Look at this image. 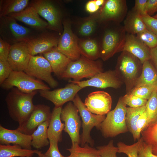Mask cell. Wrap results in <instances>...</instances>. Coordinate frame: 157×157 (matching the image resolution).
<instances>
[{
  "instance_id": "1",
  "label": "cell",
  "mask_w": 157,
  "mask_h": 157,
  "mask_svg": "<svg viewBox=\"0 0 157 157\" xmlns=\"http://www.w3.org/2000/svg\"><path fill=\"white\" fill-rule=\"evenodd\" d=\"M37 90L26 93L16 87L11 89L5 101L10 117L20 124L30 115L35 106L33 99Z\"/></svg>"
},
{
  "instance_id": "2",
  "label": "cell",
  "mask_w": 157,
  "mask_h": 157,
  "mask_svg": "<svg viewBox=\"0 0 157 157\" xmlns=\"http://www.w3.org/2000/svg\"><path fill=\"white\" fill-rule=\"evenodd\" d=\"M126 106L122 97H120L115 108L107 114L99 129L104 137H114L128 131L126 122Z\"/></svg>"
},
{
  "instance_id": "3",
  "label": "cell",
  "mask_w": 157,
  "mask_h": 157,
  "mask_svg": "<svg viewBox=\"0 0 157 157\" xmlns=\"http://www.w3.org/2000/svg\"><path fill=\"white\" fill-rule=\"evenodd\" d=\"M102 72L99 61L90 60L81 55L78 60L70 62L60 77L80 81L84 78H90Z\"/></svg>"
},
{
  "instance_id": "4",
  "label": "cell",
  "mask_w": 157,
  "mask_h": 157,
  "mask_svg": "<svg viewBox=\"0 0 157 157\" xmlns=\"http://www.w3.org/2000/svg\"><path fill=\"white\" fill-rule=\"evenodd\" d=\"M0 37L10 45L26 42L35 36L30 29L18 24L13 17H0Z\"/></svg>"
},
{
  "instance_id": "5",
  "label": "cell",
  "mask_w": 157,
  "mask_h": 157,
  "mask_svg": "<svg viewBox=\"0 0 157 157\" xmlns=\"http://www.w3.org/2000/svg\"><path fill=\"white\" fill-rule=\"evenodd\" d=\"M142 67V64L138 58L128 52L123 51L118 58L115 71L129 88L134 86Z\"/></svg>"
},
{
  "instance_id": "6",
  "label": "cell",
  "mask_w": 157,
  "mask_h": 157,
  "mask_svg": "<svg viewBox=\"0 0 157 157\" xmlns=\"http://www.w3.org/2000/svg\"><path fill=\"white\" fill-rule=\"evenodd\" d=\"M8 90L16 87L21 91L28 93L38 90H50V88L39 79L35 78L24 71H13L9 77L1 85Z\"/></svg>"
},
{
  "instance_id": "7",
  "label": "cell",
  "mask_w": 157,
  "mask_h": 157,
  "mask_svg": "<svg viewBox=\"0 0 157 157\" xmlns=\"http://www.w3.org/2000/svg\"><path fill=\"white\" fill-rule=\"evenodd\" d=\"M72 101L78 109L82 121L80 144L82 147L86 143H89L92 146L94 142L90 136L91 131L94 127L99 129L106 117L92 113L85 106L78 94Z\"/></svg>"
},
{
  "instance_id": "8",
  "label": "cell",
  "mask_w": 157,
  "mask_h": 157,
  "mask_svg": "<svg viewBox=\"0 0 157 157\" xmlns=\"http://www.w3.org/2000/svg\"><path fill=\"white\" fill-rule=\"evenodd\" d=\"M77 108L71 101L62 108L60 115L61 120L64 122V131L69 135L72 145L80 144L79 131L81 121Z\"/></svg>"
},
{
  "instance_id": "9",
  "label": "cell",
  "mask_w": 157,
  "mask_h": 157,
  "mask_svg": "<svg viewBox=\"0 0 157 157\" xmlns=\"http://www.w3.org/2000/svg\"><path fill=\"white\" fill-rule=\"evenodd\" d=\"M24 72L31 76L44 81L52 88L58 85V82L51 75L52 71L49 63L42 55L31 56Z\"/></svg>"
},
{
  "instance_id": "10",
  "label": "cell",
  "mask_w": 157,
  "mask_h": 157,
  "mask_svg": "<svg viewBox=\"0 0 157 157\" xmlns=\"http://www.w3.org/2000/svg\"><path fill=\"white\" fill-rule=\"evenodd\" d=\"M29 5L47 20L48 29L61 33L62 28L60 12L52 1L49 0H34L32 1Z\"/></svg>"
},
{
  "instance_id": "11",
  "label": "cell",
  "mask_w": 157,
  "mask_h": 157,
  "mask_svg": "<svg viewBox=\"0 0 157 157\" xmlns=\"http://www.w3.org/2000/svg\"><path fill=\"white\" fill-rule=\"evenodd\" d=\"M63 25V31L56 48L72 61L76 60L81 56L77 38L73 33L68 21L64 20Z\"/></svg>"
},
{
  "instance_id": "12",
  "label": "cell",
  "mask_w": 157,
  "mask_h": 157,
  "mask_svg": "<svg viewBox=\"0 0 157 157\" xmlns=\"http://www.w3.org/2000/svg\"><path fill=\"white\" fill-rule=\"evenodd\" d=\"M125 31L124 28L119 30H109L105 32L100 50V57L104 61L120 51L126 35Z\"/></svg>"
},
{
  "instance_id": "13",
  "label": "cell",
  "mask_w": 157,
  "mask_h": 157,
  "mask_svg": "<svg viewBox=\"0 0 157 157\" xmlns=\"http://www.w3.org/2000/svg\"><path fill=\"white\" fill-rule=\"evenodd\" d=\"M51 113L48 106L42 104L35 105L28 117L19 124L17 129L23 133L31 135L40 124L51 119Z\"/></svg>"
},
{
  "instance_id": "14",
  "label": "cell",
  "mask_w": 157,
  "mask_h": 157,
  "mask_svg": "<svg viewBox=\"0 0 157 157\" xmlns=\"http://www.w3.org/2000/svg\"><path fill=\"white\" fill-rule=\"evenodd\" d=\"M83 88L72 83L64 87L53 90H40V96L53 103L55 107H60L67 102L73 101L77 93Z\"/></svg>"
},
{
  "instance_id": "15",
  "label": "cell",
  "mask_w": 157,
  "mask_h": 157,
  "mask_svg": "<svg viewBox=\"0 0 157 157\" xmlns=\"http://www.w3.org/2000/svg\"><path fill=\"white\" fill-rule=\"evenodd\" d=\"M70 83L76 84L83 88L92 86L100 88L120 87L122 81L115 70L101 72L86 80L75 81L70 80Z\"/></svg>"
},
{
  "instance_id": "16",
  "label": "cell",
  "mask_w": 157,
  "mask_h": 157,
  "mask_svg": "<svg viewBox=\"0 0 157 157\" xmlns=\"http://www.w3.org/2000/svg\"><path fill=\"white\" fill-rule=\"evenodd\" d=\"M84 103L88 109L92 113L104 115L110 111L112 99L107 92L97 91L89 94Z\"/></svg>"
},
{
  "instance_id": "17",
  "label": "cell",
  "mask_w": 157,
  "mask_h": 157,
  "mask_svg": "<svg viewBox=\"0 0 157 157\" xmlns=\"http://www.w3.org/2000/svg\"><path fill=\"white\" fill-rule=\"evenodd\" d=\"M59 38L46 30L43 31L26 42L29 52L31 56H35L48 51L57 47Z\"/></svg>"
},
{
  "instance_id": "18",
  "label": "cell",
  "mask_w": 157,
  "mask_h": 157,
  "mask_svg": "<svg viewBox=\"0 0 157 157\" xmlns=\"http://www.w3.org/2000/svg\"><path fill=\"white\" fill-rule=\"evenodd\" d=\"M31 55L26 42H21L11 45L7 61L14 71H24Z\"/></svg>"
},
{
  "instance_id": "19",
  "label": "cell",
  "mask_w": 157,
  "mask_h": 157,
  "mask_svg": "<svg viewBox=\"0 0 157 157\" xmlns=\"http://www.w3.org/2000/svg\"><path fill=\"white\" fill-rule=\"evenodd\" d=\"M121 51L130 53L138 58L142 64L151 59L150 49L133 35H126Z\"/></svg>"
},
{
  "instance_id": "20",
  "label": "cell",
  "mask_w": 157,
  "mask_h": 157,
  "mask_svg": "<svg viewBox=\"0 0 157 157\" xmlns=\"http://www.w3.org/2000/svg\"><path fill=\"white\" fill-rule=\"evenodd\" d=\"M31 135L23 133L17 129L10 130L0 126V143L1 144H17L22 148L31 149Z\"/></svg>"
},
{
  "instance_id": "21",
  "label": "cell",
  "mask_w": 157,
  "mask_h": 157,
  "mask_svg": "<svg viewBox=\"0 0 157 157\" xmlns=\"http://www.w3.org/2000/svg\"><path fill=\"white\" fill-rule=\"evenodd\" d=\"M9 15L36 30L43 32L48 29V23L40 18L35 8L30 5L22 11Z\"/></svg>"
},
{
  "instance_id": "22",
  "label": "cell",
  "mask_w": 157,
  "mask_h": 157,
  "mask_svg": "<svg viewBox=\"0 0 157 157\" xmlns=\"http://www.w3.org/2000/svg\"><path fill=\"white\" fill-rule=\"evenodd\" d=\"M126 11V1L108 0L105 1L100 11V17L103 20L121 21Z\"/></svg>"
},
{
  "instance_id": "23",
  "label": "cell",
  "mask_w": 157,
  "mask_h": 157,
  "mask_svg": "<svg viewBox=\"0 0 157 157\" xmlns=\"http://www.w3.org/2000/svg\"><path fill=\"white\" fill-rule=\"evenodd\" d=\"M56 48L42 54L49 63L52 72L57 76L60 77L72 60L58 51Z\"/></svg>"
},
{
  "instance_id": "24",
  "label": "cell",
  "mask_w": 157,
  "mask_h": 157,
  "mask_svg": "<svg viewBox=\"0 0 157 157\" xmlns=\"http://www.w3.org/2000/svg\"><path fill=\"white\" fill-rule=\"evenodd\" d=\"M62 107H54L47 129V136L49 140L55 139L58 142L62 140V133L65 128L60 118Z\"/></svg>"
},
{
  "instance_id": "25",
  "label": "cell",
  "mask_w": 157,
  "mask_h": 157,
  "mask_svg": "<svg viewBox=\"0 0 157 157\" xmlns=\"http://www.w3.org/2000/svg\"><path fill=\"white\" fill-rule=\"evenodd\" d=\"M144 85L157 88V70L149 60L145 61L142 64L141 73L134 88Z\"/></svg>"
},
{
  "instance_id": "26",
  "label": "cell",
  "mask_w": 157,
  "mask_h": 157,
  "mask_svg": "<svg viewBox=\"0 0 157 157\" xmlns=\"http://www.w3.org/2000/svg\"><path fill=\"white\" fill-rule=\"evenodd\" d=\"M41 153L37 150L24 149L17 144H0V157H27L32 156L34 154L38 155Z\"/></svg>"
},
{
  "instance_id": "27",
  "label": "cell",
  "mask_w": 157,
  "mask_h": 157,
  "mask_svg": "<svg viewBox=\"0 0 157 157\" xmlns=\"http://www.w3.org/2000/svg\"><path fill=\"white\" fill-rule=\"evenodd\" d=\"M28 0H1L0 1V17L21 12L29 4Z\"/></svg>"
},
{
  "instance_id": "28",
  "label": "cell",
  "mask_w": 157,
  "mask_h": 157,
  "mask_svg": "<svg viewBox=\"0 0 157 157\" xmlns=\"http://www.w3.org/2000/svg\"><path fill=\"white\" fill-rule=\"evenodd\" d=\"M50 120L40 124L31 134V145L34 148L41 149L49 144L47 136V129Z\"/></svg>"
},
{
  "instance_id": "29",
  "label": "cell",
  "mask_w": 157,
  "mask_h": 157,
  "mask_svg": "<svg viewBox=\"0 0 157 157\" xmlns=\"http://www.w3.org/2000/svg\"><path fill=\"white\" fill-rule=\"evenodd\" d=\"M146 110V105L140 107L133 108L127 107L126 122L129 131L132 134L134 141L139 139L136 128V123L140 116Z\"/></svg>"
},
{
  "instance_id": "30",
  "label": "cell",
  "mask_w": 157,
  "mask_h": 157,
  "mask_svg": "<svg viewBox=\"0 0 157 157\" xmlns=\"http://www.w3.org/2000/svg\"><path fill=\"white\" fill-rule=\"evenodd\" d=\"M124 29L129 34H137L147 29L141 16L134 11L129 14L124 22Z\"/></svg>"
},
{
  "instance_id": "31",
  "label": "cell",
  "mask_w": 157,
  "mask_h": 157,
  "mask_svg": "<svg viewBox=\"0 0 157 157\" xmlns=\"http://www.w3.org/2000/svg\"><path fill=\"white\" fill-rule=\"evenodd\" d=\"M78 45L81 55L92 60H95L100 57V50L94 40L80 41Z\"/></svg>"
},
{
  "instance_id": "32",
  "label": "cell",
  "mask_w": 157,
  "mask_h": 157,
  "mask_svg": "<svg viewBox=\"0 0 157 157\" xmlns=\"http://www.w3.org/2000/svg\"><path fill=\"white\" fill-rule=\"evenodd\" d=\"M72 157H101L99 151L88 144L81 147L79 144L72 145L70 148L67 149Z\"/></svg>"
},
{
  "instance_id": "33",
  "label": "cell",
  "mask_w": 157,
  "mask_h": 157,
  "mask_svg": "<svg viewBox=\"0 0 157 157\" xmlns=\"http://www.w3.org/2000/svg\"><path fill=\"white\" fill-rule=\"evenodd\" d=\"M143 141L151 148L157 156V121L144 129L141 133Z\"/></svg>"
},
{
  "instance_id": "34",
  "label": "cell",
  "mask_w": 157,
  "mask_h": 157,
  "mask_svg": "<svg viewBox=\"0 0 157 157\" xmlns=\"http://www.w3.org/2000/svg\"><path fill=\"white\" fill-rule=\"evenodd\" d=\"M146 106L148 121L145 129L157 121V89L153 92L150 98L147 100Z\"/></svg>"
},
{
  "instance_id": "35",
  "label": "cell",
  "mask_w": 157,
  "mask_h": 157,
  "mask_svg": "<svg viewBox=\"0 0 157 157\" xmlns=\"http://www.w3.org/2000/svg\"><path fill=\"white\" fill-rule=\"evenodd\" d=\"M143 140L142 137L136 142L131 145H127L120 142L117 144L118 152L126 154L128 157H138V151L141 142Z\"/></svg>"
},
{
  "instance_id": "36",
  "label": "cell",
  "mask_w": 157,
  "mask_h": 157,
  "mask_svg": "<svg viewBox=\"0 0 157 157\" xmlns=\"http://www.w3.org/2000/svg\"><path fill=\"white\" fill-rule=\"evenodd\" d=\"M137 37L149 49L157 46V35L146 29L137 34Z\"/></svg>"
},
{
  "instance_id": "37",
  "label": "cell",
  "mask_w": 157,
  "mask_h": 157,
  "mask_svg": "<svg viewBox=\"0 0 157 157\" xmlns=\"http://www.w3.org/2000/svg\"><path fill=\"white\" fill-rule=\"evenodd\" d=\"M157 88L149 86L144 85L133 88L130 93L132 94L148 100L153 92Z\"/></svg>"
},
{
  "instance_id": "38",
  "label": "cell",
  "mask_w": 157,
  "mask_h": 157,
  "mask_svg": "<svg viewBox=\"0 0 157 157\" xmlns=\"http://www.w3.org/2000/svg\"><path fill=\"white\" fill-rule=\"evenodd\" d=\"M126 105L130 107L136 108L146 105L147 100L143 99L130 93L125 94L122 97Z\"/></svg>"
},
{
  "instance_id": "39",
  "label": "cell",
  "mask_w": 157,
  "mask_h": 157,
  "mask_svg": "<svg viewBox=\"0 0 157 157\" xmlns=\"http://www.w3.org/2000/svg\"><path fill=\"white\" fill-rule=\"evenodd\" d=\"M97 149L99 152L101 157H117V153L118 152V149L114 145L112 140L106 145L97 147Z\"/></svg>"
},
{
  "instance_id": "40",
  "label": "cell",
  "mask_w": 157,
  "mask_h": 157,
  "mask_svg": "<svg viewBox=\"0 0 157 157\" xmlns=\"http://www.w3.org/2000/svg\"><path fill=\"white\" fill-rule=\"evenodd\" d=\"M49 147L44 154L47 157H67L63 156L60 152L58 147V142L55 139L49 140Z\"/></svg>"
},
{
  "instance_id": "41",
  "label": "cell",
  "mask_w": 157,
  "mask_h": 157,
  "mask_svg": "<svg viewBox=\"0 0 157 157\" xmlns=\"http://www.w3.org/2000/svg\"><path fill=\"white\" fill-rule=\"evenodd\" d=\"M13 70L8 61H0V84L10 76Z\"/></svg>"
},
{
  "instance_id": "42",
  "label": "cell",
  "mask_w": 157,
  "mask_h": 157,
  "mask_svg": "<svg viewBox=\"0 0 157 157\" xmlns=\"http://www.w3.org/2000/svg\"><path fill=\"white\" fill-rule=\"evenodd\" d=\"M140 16L147 29L157 35V19L147 14Z\"/></svg>"
},
{
  "instance_id": "43",
  "label": "cell",
  "mask_w": 157,
  "mask_h": 157,
  "mask_svg": "<svg viewBox=\"0 0 157 157\" xmlns=\"http://www.w3.org/2000/svg\"><path fill=\"white\" fill-rule=\"evenodd\" d=\"M95 22L91 19L85 22L81 26L79 31L80 34L83 36H88L91 34L94 29Z\"/></svg>"
},
{
  "instance_id": "44",
  "label": "cell",
  "mask_w": 157,
  "mask_h": 157,
  "mask_svg": "<svg viewBox=\"0 0 157 157\" xmlns=\"http://www.w3.org/2000/svg\"><path fill=\"white\" fill-rule=\"evenodd\" d=\"M138 157H157L152 152L151 147L143 140L139 147Z\"/></svg>"
},
{
  "instance_id": "45",
  "label": "cell",
  "mask_w": 157,
  "mask_h": 157,
  "mask_svg": "<svg viewBox=\"0 0 157 157\" xmlns=\"http://www.w3.org/2000/svg\"><path fill=\"white\" fill-rule=\"evenodd\" d=\"M11 45L0 37V61H7Z\"/></svg>"
},
{
  "instance_id": "46",
  "label": "cell",
  "mask_w": 157,
  "mask_h": 157,
  "mask_svg": "<svg viewBox=\"0 0 157 157\" xmlns=\"http://www.w3.org/2000/svg\"><path fill=\"white\" fill-rule=\"evenodd\" d=\"M148 121V115L146 110L139 117L136 123L137 132L140 139L141 132L146 128Z\"/></svg>"
},
{
  "instance_id": "47",
  "label": "cell",
  "mask_w": 157,
  "mask_h": 157,
  "mask_svg": "<svg viewBox=\"0 0 157 157\" xmlns=\"http://www.w3.org/2000/svg\"><path fill=\"white\" fill-rule=\"evenodd\" d=\"M147 0H136L133 11L140 15L147 14L146 5Z\"/></svg>"
},
{
  "instance_id": "48",
  "label": "cell",
  "mask_w": 157,
  "mask_h": 157,
  "mask_svg": "<svg viewBox=\"0 0 157 157\" xmlns=\"http://www.w3.org/2000/svg\"><path fill=\"white\" fill-rule=\"evenodd\" d=\"M145 11L147 14L150 16L157 12V0H147Z\"/></svg>"
},
{
  "instance_id": "49",
  "label": "cell",
  "mask_w": 157,
  "mask_h": 157,
  "mask_svg": "<svg viewBox=\"0 0 157 157\" xmlns=\"http://www.w3.org/2000/svg\"><path fill=\"white\" fill-rule=\"evenodd\" d=\"M99 6L96 3L95 0L89 1L85 6L86 10L88 12L93 13L97 11L99 8Z\"/></svg>"
},
{
  "instance_id": "50",
  "label": "cell",
  "mask_w": 157,
  "mask_h": 157,
  "mask_svg": "<svg viewBox=\"0 0 157 157\" xmlns=\"http://www.w3.org/2000/svg\"><path fill=\"white\" fill-rule=\"evenodd\" d=\"M151 60L153 62L157 70V46L150 49Z\"/></svg>"
},
{
  "instance_id": "51",
  "label": "cell",
  "mask_w": 157,
  "mask_h": 157,
  "mask_svg": "<svg viewBox=\"0 0 157 157\" xmlns=\"http://www.w3.org/2000/svg\"><path fill=\"white\" fill-rule=\"evenodd\" d=\"M95 1L96 4L100 6L104 4L105 1L104 0H95Z\"/></svg>"
},
{
  "instance_id": "52",
  "label": "cell",
  "mask_w": 157,
  "mask_h": 157,
  "mask_svg": "<svg viewBox=\"0 0 157 157\" xmlns=\"http://www.w3.org/2000/svg\"><path fill=\"white\" fill-rule=\"evenodd\" d=\"M38 155V157H47L44 154L41 153Z\"/></svg>"
},
{
  "instance_id": "53",
  "label": "cell",
  "mask_w": 157,
  "mask_h": 157,
  "mask_svg": "<svg viewBox=\"0 0 157 157\" xmlns=\"http://www.w3.org/2000/svg\"><path fill=\"white\" fill-rule=\"evenodd\" d=\"M154 18L157 19V14L153 16Z\"/></svg>"
},
{
  "instance_id": "54",
  "label": "cell",
  "mask_w": 157,
  "mask_h": 157,
  "mask_svg": "<svg viewBox=\"0 0 157 157\" xmlns=\"http://www.w3.org/2000/svg\"><path fill=\"white\" fill-rule=\"evenodd\" d=\"M67 157H72V156L70 154V155L69 156H67Z\"/></svg>"
},
{
  "instance_id": "55",
  "label": "cell",
  "mask_w": 157,
  "mask_h": 157,
  "mask_svg": "<svg viewBox=\"0 0 157 157\" xmlns=\"http://www.w3.org/2000/svg\"><path fill=\"white\" fill-rule=\"evenodd\" d=\"M33 157L32 156H28V157Z\"/></svg>"
},
{
  "instance_id": "56",
  "label": "cell",
  "mask_w": 157,
  "mask_h": 157,
  "mask_svg": "<svg viewBox=\"0 0 157 157\" xmlns=\"http://www.w3.org/2000/svg\"><path fill=\"white\" fill-rule=\"evenodd\" d=\"M25 157V156H22V157Z\"/></svg>"
}]
</instances>
